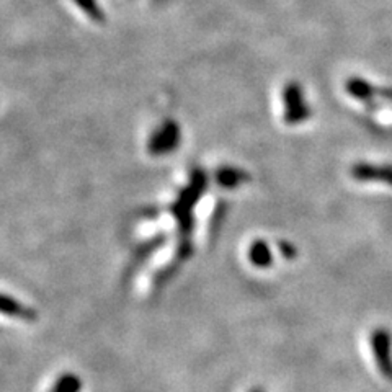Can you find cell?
Segmentation results:
<instances>
[{
    "label": "cell",
    "mask_w": 392,
    "mask_h": 392,
    "mask_svg": "<svg viewBox=\"0 0 392 392\" xmlns=\"http://www.w3.org/2000/svg\"><path fill=\"white\" fill-rule=\"evenodd\" d=\"M180 137L181 132L179 125L172 120H167L156 132H154L151 139H149V152H151L152 156H164V154L172 152L179 147Z\"/></svg>",
    "instance_id": "cell-3"
},
{
    "label": "cell",
    "mask_w": 392,
    "mask_h": 392,
    "mask_svg": "<svg viewBox=\"0 0 392 392\" xmlns=\"http://www.w3.org/2000/svg\"><path fill=\"white\" fill-rule=\"evenodd\" d=\"M74 2L79 5L82 10H84L88 18H92L93 21H103L105 20V15L102 12V9L98 7L97 0H74Z\"/></svg>",
    "instance_id": "cell-11"
},
{
    "label": "cell",
    "mask_w": 392,
    "mask_h": 392,
    "mask_svg": "<svg viewBox=\"0 0 392 392\" xmlns=\"http://www.w3.org/2000/svg\"><path fill=\"white\" fill-rule=\"evenodd\" d=\"M346 90H349L350 95H353L358 100H366L371 102L374 97V87L368 84L366 80L358 79V77H351V79L346 82Z\"/></svg>",
    "instance_id": "cell-9"
},
{
    "label": "cell",
    "mask_w": 392,
    "mask_h": 392,
    "mask_svg": "<svg viewBox=\"0 0 392 392\" xmlns=\"http://www.w3.org/2000/svg\"><path fill=\"white\" fill-rule=\"evenodd\" d=\"M278 247H280V252H281V253H283V257H286V258H295V257H296V253H297V250H296V247L291 244V242H286V240H280V244H278Z\"/></svg>",
    "instance_id": "cell-12"
},
{
    "label": "cell",
    "mask_w": 392,
    "mask_h": 392,
    "mask_svg": "<svg viewBox=\"0 0 392 392\" xmlns=\"http://www.w3.org/2000/svg\"><path fill=\"white\" fill-rule=\"evenodd\" d=\"M248 179H250V175L245 174L244 170L234 167H223L216 172L218 185L224 186V189H235V186L244 184Z\"/></svg>",
    "instance_id": "cell-7"
},
{
    "label": "cell",
    "mask_w": 392,
    "mask_h": 392,
    "mask_svg": "<svg viewBox=\"0 0 392 392\" xmlns=\"http://www.w3.org/2000/svg\"><path fill=\"white\" fill-rule=\"evenodd\" d=\"M253 392H262V391H258V389H255V391H253Z\"/></svg>",
    "instance_id": "cell-14"
},
{
    "label": "cell",
    "mask_w": 392,
    "mask_h": 392,
    "mask_svg": "<svg viewBox=\"0 0 392 392\" xmlns=\"http://www.w3.org/2000/svg\"><path fill=\"white\" fill-rule=\"evenodd\" d=\"M283 102H285V121L288 125L302 123L309 118V108L304 100V93L302 87L296 82H291L285 87L283 90Z\"/></svg>",
    "instance_id": "cell-2"
},
{
    "label": "cell",
    "mask_w": 392,
    "mask_h": 392,
    "mask_svg": "<svg viewBox=\"0 0 392 392\" xmlns=\"http://www.w3.org/2000/svg\"><path fill=\"white\" fill-rule=\"evenodd\" d=\"M351 174L358 180H379L392 186V169L389 167H376V165L360 164L355 165Z\"/></svg>",
    "instance_id": "cell-5"
},
{
    "label": "cell",
    "mask_w": 392,
    "mask_h": 392,
    "mask_svg": "<svg viewBox=\"0 0 392 392\" xmlns=\"http://www.w3.org/2000/svg\"><path fill=\"white\" fill-rule=\"evenodd\" d=\"M373 351L376 356L379 369L386 378L392 381V358H391V339L386 330H376L373 334Z\"/></svg>",
    "instance_id": "cell-4"
},
{
    "label": "cell",
    "mask_w": 392,
    "mask_h": 392,
    "mask_svg": "<svg viewBox=\"0 0 392 392\" xmlns=\"http://www.w3.org/2000/svg\"><path fill=\"white\" fill-rule=\"evenodd\" d=\"M80 388V378H77L73 373H68L63 374V376L56 381V384L53 386V389L49 392H79Z\"/></svg>",
    "instance_id": "cell-10"
},
{
    "label": "cell",
    "mask_w": 392,
    "mask_h": 392,
    "mask_svg": "<svg viewBox=\"0 0 392 392\" xmlns=\"http://www.w3.org/2000/svg\"><path fill=\"white\" fill-rule=\"evenodd\" d=\"M206 175H204L201 170H196L193 172L190 185L181 191L179 200L174 204L172 213L175 214L176 221H179L181 233L185 237H189L190 231L193 228V206L200 200L201 193L206 189Z\"/></svg>",
    "instance_id": "cell-1"
},
{
    "label": "cell",
    "mask_w": 392,
    "mask_h": 392,
    "mask_svg": "<svg viewBox=\"0 0 392 392\" xmlns=\"http://www.w3.org/2000/svg\"><path fill=\"white\" fill-rule=\"evenodd\" d=\"M374 95L384 98V100L388 102H392V90H389V88H374Z\"/></svg>",
    "instance_id": "cell-13"
},
{
    "label": "cell",
    "mask_w": 392,
    "mask_h": 392,
    "mask_svg": "<svg viewBox=\"0 0 392 392\" xmlns=\"http://www.w3.org/2000/svg\"><path fill=\"white\" fill-rule=\"evenodd\" d=\"M248 257H250V262L258 268H267L273 263L272 252H270V247L267 242L263 240H255L250 245V250H248Z\"/></svg>",
    "instance_id": "cell-8"
},
{
    "label": "cell",
    "mask_w": 392,
    "mask_h": 392,
    "mask_svg": "<svg viewBox=\"0 0 392 392\" xmlns=\"http://www.w3.org/2000/svg\"><path fill=\"white\" fill-rule=\"evenodd\" d=\"M0 312L5 314V316L23 319V320H35L36 319V312L33 311L31 307L20 304V302L14 300V297L2 295V292H0Z\"/></svg>",
    "instance_id": "cell-6"
}]
</instances>
